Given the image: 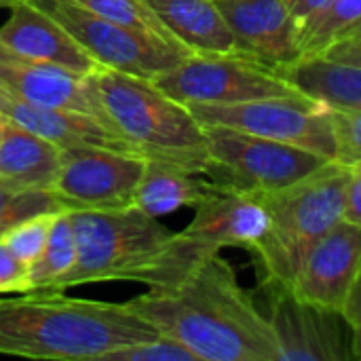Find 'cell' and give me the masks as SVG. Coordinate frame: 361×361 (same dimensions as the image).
<instances>
[{
	"label": "cell",
	"instance_id": "obj_31",
	"mask_svg": "<svg viewBox=\"0 0 361 361\" xmlns=\"http://www.w3.org/2000/svg\"><path fill=\"white\" fill-rule=\"evenodd\" d=\"M322 55L336 59V61L361 66V38H343V40L330 44L326 51H322Z\"/></svg>",
	"mask_w": 361,
	"mask_h": 361
},
{
	"label": "cell",
	"instance_id": "obj_8",
	"mask_svg": "<svg viewBox=\"0 0 361 361\" xmlns=\"http://www.w3.org/2000/svg\"><path fill=\"white\" fill-rule=\"evenodd\" d=\"M57 19L99 68L154 80L192 53L159 36L110 21L72 0H32Z\"/></svg>",
	"mask_w": 361,
	"mask_h": 361
},
{
	"label": "cell",
	"instance_id": "obj_4",
	"mask_svg": "<svg viewBox=\"0 0 361 361\" xmlns=\"http://www.w3.org/2000/svg\"><path fill=\"white\" fill-rule=\"evenodd\" d=\"M87 78L110 125L137 154L205 176L207 133L188 106L163 93L152 80L125 72L99 68Z\"/></svg>",
	"mask_w": 361,
	"mask_h": 361
},
{
	"label": "cell",
	"instance_id": "obj_22",
	"mask_svg": "<svg viewBox=\"0 0 361 361\" xmlns=\"http://www.w3.org/2000/svg\"><path fill=\"white\" fill-rule=\"evenodd\" d=\"M76 264V237L72 218L66 212L55 214L51 231L44 243L42 254L30 267L32 290H55L59 279L72 271Z\"/></svg>",
	"mask_w": 361,
	"mask_h": 361
},
{
	"label": "cell",
	"instance_id": "obj_37",
	"mask_svg": "<svg viewBox=\"0 0 361 361\" xmlns=\"http://www.w3.org/2000/svg\"><path fill=\"white\" fill-rule=\"evenodd\" d=\"M17 0H0V8H8V6H13Z\"/></svg>",
	"mask_w": 361,
	"mask_h": 361
},
{
	"label": "cell",
	"instance_id": "obj_15",
	"mask_svg": "<svg viewBox=\"0 0 361 361\" xmlns=\"http://www.w3.org/2000/svg\"><path fill=\"white\" fill-rule=\"evenodd\" d=\"M8 19L0 27V47L21 59L51 63L89 76L99 70L97 61L76 38L32 0L8 6Z\"/></svg>",
	"mask_w": 361,
	"mask_h": 361
},
{
	"label": "cell",
	"instance_id": "obj_2",
	"mask_svg": "<svg viewBox=\"0 0 361 361\" xmlns=\"http://www.w3.org/2000/svg\"><path fill=\"white\" fill-rule=\"evenodd\" d=\"M159 336L125 302L30 290L0 298V355L47 361H104L112 351Z\"/></svg>",
	"mask_w": 361,
	"mask_h": 361
},
{
	"label": "cell",
	"instance_id": "obj_24",
	"mask_svg": "<svg viewBox=\"0 0 361 361\" xmlns=\"http://www.w3.org/2000/svg\"><path fill=\"white\" fill-rule=\"evenodd\" d=\"M59 212H66V205L51 190L21 188L0 178V237L27 218Z\"/></svg>",
	"mask_w": 361,
	"mask_h": 361
},
{
	"label": "cell",
	"instance_id": "obj_9",
	"mask_svg": "<svg viewBox=\"0 0 361 361\" xmlns=\"http://www.w3.org/2000/svg\"><path fill=\"white\" fill-rule=\"evenodd\" d=\"M201 125H220L336 159L332 110L302 93L231 106H188Z\"/></svg>",
	"mask_w": 361,
	"mask_h": 361
},
{
	"label": "cell",
	"instance_id": "obj_11",
	"mask_svg": "<svg viewBox=\"0 0 361 361\" xmlns=\"http://www.w3.org/2000/svg\"><path fill=\"white\" fill-rule=\"evenodd\" d=\"M264 294L281 361L353 360V326L343 313L300 300L290 290H267Z\"/></svg>",
	"mask_w": 361,
	"mask_h": 361
},
{
	"label": "cell",
	"instance_id": "obj_10",
	"mask_svg": "<svg viewBox=\"0 0 361 361\" xmlns=\"http://www.w3.org/2000/svg\"><path fill=\"white\" fill-rule=\"evenodd\" d=\"M146 159L112 148H61V167L51 192L66 209L133 207Z\"/></svg>",
	"mask_w": 361,
	"mask_h": 361
},
{
	"label": "cell",
	"instance_id": "obj_6",
	"mask_svg": "<svg viewBox=\"0 0 361 361\" xmlns=\"http://www.w3.org/2000/svg\"><path fill=\"white\" fill-rule=\"evenodd\" d=\"M203 127L209 146L205 176L218 186L271 195L300 182L328 163V159L292 144L220 125Z\"/></svg>",
	"mask_w": 361,
	"mask_h": 361
},
{
	"label": "cell",
	"instance_id": "obj_26",
	"mask_svg": "<svg viewBox=\"0 0 361 361\" xmlns=\"http://www.w3.org/2000/svg\"><path fill=\"white\" fill-rule=\"evenodd\" d=\"M53 218H55V214H42V216L27 218V220L15 224L13 228H8L0 239L25 267H32L44 250Z\"/></svg>",
	"mask_w": 361,
	"mask_h": 361
},
{
	"label": "cell",
	"instance_id": "obj_7",
	"mask_svg": "<svg viewBox=\"0 0 361 361\" xmlns=\"http://www.w3.org/2000/svg\"><path fill=\"white\" fill-rule=\"evenodd\" d=\"M184 106H231L300 93L279 68L250 55H190L152 80Z\"/></svg>",
	"mask_w": 361,
	"mask_h": 361
},
{
	"label": "cell",
	"instance_id": "obj_30",
	"mask_svg": "<svg viewBox=\"0 0 361 361\" xmlns=\"http://www.w3.org/2000/svg\"><path fill=\"white\" fill-rule=\"evenodd\" d=\"M343 220H347V222H351V224L361 228V161L349 167Z\"/></svg>",
	"mask_w": 361,
	"mask_h": 361
},
{
	"label": "cell",
	"instance_id": "obj_25",
	"mask_svg": "<svg viewBox=\"0 0 361 361\" xmlns=\"http://www.w3.org/2000/svg\"><path fill=\"white\" fill-rule=\"evenodd\" d=\"M85 8H89L95 15H102L110 21L129 25L133 30L159 36L167 42H173L178 47H182L167 30L165 25L159 21V17L152 13V8L146 4V0H72ZM184 49V47H182Z\"/></svg>",
	"mask_w": 361,
	"mask_h": 361
},
{
	"label": "cell",
	"instance_id": "obj_33",
	"mask_svg": "<svg viewBox=\"0 0 361 361\" xmlns=\"http://www.w3.org/2000/svg\"><path fill=\"white\" fill-rule=\"evenodd\" d=\"M343 315L347 317V322H349L351 326L357 324L361 319V264L360 271H357V277H355V283H353V290H351V294H349V300H347V305H345Z\"/></svg>",
	"mask_w": 361,
	"mask_h": 361
},
{
	"label": "cell",
	"instance_id": "obj_21",
	"mask_svg": "<svg viewBox=\"0 0 361 361\" xmlns=\"http://www.w3.org/2000/svg\"><path fill=\"white\" fill-rule=\"evenodd\" d=\"M214 186L216 184L209 178H203V173L148 161L133 207L152 218H163L182 207H195L214 190Z\"/></svg>",
	"mask_w": 361,
	"mask_h": 361
},
{
	"label": "cell",
	"instance_id": "obj_18",
	"mask_svg": "<svg viewBox=\"0 0 361 361\" xmlns=\"http://www.w3.org/2000/svg\"><path fill=\"white\" fill-rule=\"evenodd\" d=\"M146 4L188 53H243L214 0H146Z\"/></svg>",
	"mask_w": 361,
	"mask_h": 361
},
{
	"label": "cell",
	"instance_id": "obj_34",
	"mask_svg": "<svg viewBox=\"0 0 361 361\" xmlns=\"http://www.w3.org/2000/svg\"><path fill=\"white\" fill-rule=\"evenodd\" d=\"M351 349H353V360L361 361V319L353 324V338H351Z\"/></svg>",
	"mask_w": 361,
	"mask_h": 361
},
{
	"label": "cell",
	"instance_id": "obj_17",
	"mask_svg": "<svg viewBox=\"0 0 361 361\" xmlns=\"http://www.w3.org/2000/svg\"><path fill=\"white\" fill-rule=\"evenodd\" d=\"M0 112L8 121L21 125L23 129H27L32 133L47 137L49 142L57 144L59 148L95 146V148L135 152L112 127H108L106 123L89 116V114L34 106V104L13 97L4 91H0Z\"/></svg>",
	"mask_w": 361,
	"mask_h": 361
},
{
	"label": "cell",
	"instance_id": "obj_3",
	"mask_svg": "<svg viewBox=\"0 0 361 361\" xmlns=\"http://www.w3.org/2000/svg\"><path fill=\"white\" fill-rule=\"evenodd\" d=\"M68 214L76 237V264L55 290L102 281L163 288L182 279L209 256L182 233L161 224V218L137 207L68 209Z\"/></svg>",
	"mask_w": 361,
	"mask_h": 361
},
{
	"label": "cell",
	"instance_id": "obj_36",
	"mask_svg": "<svg viewBox=\"0 0 361 361\" xmlns=\"http://www.w3.org/2000/svg\"><path fill=\"white\" fill-rule=\"evenodd\" d=\"M345 38H361V23L357 25V27H353V30H351V32H349ZM341 40H343V38H341Z\"/></svg>",
	"mask_w": 361,
	"mask_h": 361
},
{
	"label": "cell",
	"instance_id": "obj_23",
	"mask_svg": "<svg viewBox=\"0 0 361 361\" xmlns=\"http://www.w3.org/2000/svg\"><path fill=\"white\" fill-rule=\"evenodd\" d=\"M361 23V0H332L300 27L302 55H317Z\"/></svg>",
	"mask_w": 361,
	"mask_h": 361
},
{
	"label": "cell",
	"instance_id": "obj_1",
	"mask_svg": "<svg viewBox=\"0 0 361 361\" xmlns=\"http://www.w3.org/2000/svg\"><path fill=\"white\" fill-rule=\"evenodd\" d=\"M125 305L197 361H281L267 313L220 252L205 256L176 283L148 288Z\"/></svg>",
	"mask_w": 361,
	"mask_h": 361
},
{
	"label": "cell",
	"instance_id": "obj_28",
	"mask_svg": "<svg viewBox=\"0 0 361 361\" xmlns=\"http://www.w3.org/2000/svg\"><path fill=\"white\" fill-rule=\"evenodd\" d=\"M336 133V163L351 167L361 161V110L338 112L332 110Z\"/></svg>",
	"mask_w": 361,
	"mask_h": 361
},
{
	"label": "cell",
	"instance_id": "obj_13",
	"mask_svg": "<svg viewBox=\"0 0 361 361\" xmlns=\"http://www.w3.org/2000/svg\"><path fill=\"white\" fill-rule=\"evenodd\" d=\"M269 226L267 197L226 186L214 190L195 205V216L184 231L188 241L214 254L224 247L252 250Z\"/></svg>",
	"mask_w": 361,
	"mask_h": 361
},
{
	"label": "cell",
	"instance_id": "obj_29",
	"mask_svg": "<svg viewBox=\"0 0 361 361\" xmlns=\"http://www.w3.org/2000/svg\"><path fill=\"white\" fill-rule=\"evenodd\" d=\"M30 290V267H25L0 239V294H21Z\"/></svg>",
	"mask_w": 361,
	"mask_h": 361
},
{
	"label": "cell",
	"instance_id": "obj_16",
	"mask_svg": "<svg viewBox=\"0 0 361 361\" xmlns=\"http://www.w3.org/2000/svg\"><path fill=\"white\" fill-rule=\"evenodd\" d=\"M237 44L279 70L302 57L300 30L283 0H214Z\"/></svg>",
	"mask_w": 361,
	"mask_h": 361
},
{
	"label": "cell",
	"instance_id": "obj_32",
	"mask_svg": "<svg viewBox=\"0 0 361 361\" xmlns=\"http://www.w3.org/2000/svg\"><path fill=\"white\" fill-rule=\"evenodd\" d=\"M286 6L290 8L294 21L298 23V30L313 17L317 15L324 6H328L332 0H283Z\"/></svg>",
	"mask_w": 361,
	"mask_h": 361
},
{
	"label": "cell",
	"instance_id": "obj_14",
	"mask_svg": "<svg viewBox=\"0 0 361 361\" xmlns=\"http://www.w3.org/2000/svg\"><path fill=\"white\" fill-rule=\"evenodd\" d=\"M0 91L34 106L89 114L112 127L87 76L59 66L21 59L4 51L2 47H0Z\"/></svg>",
	"mask_w": 361,
	"mask_h": 361
},
{
	"label": "cell",
	"instance_id": "obj_19",
	"mask_svg": "<svg viewBox=\"0 0 361 361\" xmlns=\"http://www.w3.org/2000/svg\"><path fill=\"white\" fill-rule=\"evenodd\" d=\"M307 97L338 112L361 110V66L330 59L322 53L302 55L281 70Z\"/></svg>",
	"mask_w": 361,
	"mask_h": 361
},
{
	"label": "cell",
	"instance_id": "obj_27",
	"mask_svg": "<svg viewBox=\"0 0 361 361\" xmlns=\"http://www.w3.org/2000/svg\"><path fill=\"white\" fill-rule=\"evenodd\" d=\"M104 361H197V357L178 341L159 334L154 338L112 351Z\"/></svg>",
	"mask_w": 361,
	"mask_h": 361
},
{
	"label": "cell",
	"instance_id": "obj_5",
	"mask_svg": "<svg viewBox=\"0 0 361 361\" xmlns=\"http://www.w3.org/2000/svg\"><path fill=\"white\" fill-rule=\"evenodd\" d=\"M347 180L349 167L328 161L300 182L264 195L269 226L250 250L264 292L288 290L307 254L343 220Z\"/></svg>",
	"mask_w": 361,
	"mask_h": 361
},
{
	"label": "cell",
	"instance_id": "obj_35",
	"mask_svg": "<svg viewBox=\"0 0 361 361\" xmlns=\"http://www.w3.org/2000/svg\"><path fill=\"white\" fill-rule=\"evenodd\" d=\"M6 125H8V118L0 112V140H2V135H4V129H6Z\"/></svg>",
	"mask_w": 361,
	"mask_h": 361
},
{
	"label": "cell",
	"instance_id": "obj_12",
	"mask_svg": "<svg viewBox=\"0 0 361 361\" xmlns=\"http://www.w3.org/2000/svg\"><path fill=\"white\" fill-rule=\"evenodd\" d=\"M361 264V228L341 220L302 260L292 286L296 298L343 313Z\"/></svg>",
	"mask_w": 361,
	"mask_h": 361
},
{
	"label": "cell",
	"instance_id": "obj_20",
	"mask_svg": "<svg viewBox=\"0 0 361 361\" xmlns=\"http://www.w3.org/2000/svg\"><path fill=\"white\" fill-rule=\"evenodd\" d=\"M61 167V148L8 121L0 140V178L21 186L51 190Z\"/></svg>",
	"mask_w": 361,
	"mask_h": 361
}]
</instances>
